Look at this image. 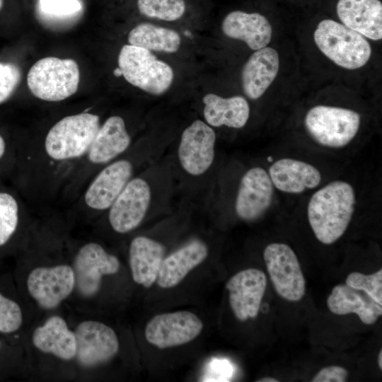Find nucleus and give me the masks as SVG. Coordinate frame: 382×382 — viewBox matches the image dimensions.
<instances>
[{
    "mask_svg": "<svg viewBox=\"0 0 382 382\" xmlns=\"http://www.w3.org/2000/svg\"><path fill=\"white\" fill-rule=\"evenodd\" d=\"M32 341L41 352L52 354L61 359L71 360L76 357L75 333L60 316H52L38 326L33 332Z\"/></svg>",
    "mask_w": 382,
    "mask_h": 382,
    "instance_id": "25",
    "label": "nucleus"
},
{
    "mask_svg": "<svg viewBox=\"0 0 382 382\" xmlns=\"http://www.w3.org/2000/svg\"><path fill=\"white\" fill-rule=\"evenodd\" d=\"M329 310L337 315L356 313L366 325L374 324L382 315V305L360 289L347 284L334 286L327 299Z\"/></svg>",
    "mask_w": 382,
    "mask_h": 382,
    "instance_id": "24",
    "label": "nucleus"
},
{
    "mask_svg": "<svg viewBox=\"0 0 382 382\" xmlns=\"http://www.w3.org/2000/svg\"><path fill=\"white\" fill-rule=\"evenodd\" d=\"M263 258L277 293L286 301H300L306 293V281L293 249L286 243H272L265 247Z\"/></svg>",
    "mask_w": 382,
    "mask_h": 382,
    "instance_id": "11",
    "label": "nucleus"
},
{
    "mask_svg": "<svg viewBox=\"0 0 382 382\" xmlns=\"http://www.w3.org/2000/svg\"><path fill=\"white\" fill-rule=\"evenodd\" d=\"M163 146L146 140L134 142L91 177L72 203L73 209L88 218H100L135 175L161 158Z\"/></svg>",
    "mask_w": 382,
    "mask_h": 382,
    "instance_id": "3",
    "label": "nucleus"
},
{
    "mask_svg": "<svg viewBox=\"0 0 382 382\" xmlns=\"http://www.w3.org/2000/svg\"><path fill=\"white\" fill-rule=\"evenodd\" d=\"M313 38L323 54L347 69L364 66L371 54L370 44L363 35L331 19L318 23Z\"/></svg>",
    "mask_w": 382,
    "mask_h": 382,
    "instance_id": "7",
    "label": "nucleus"
},
{
    "mask_svg": "<svg viewBox=\"0 0 382 382\" xmlns=\"http://www.w3.org/2000/svg\"><path fill=\"white\" fill-rule=\"evenodd\" d=\"M175 180L170 158H160L135 175L100 217L110 229L125 235L153 214L171 209Z\"/></svg>",
    "mask_w": 382,
    "mask_h": 382,
    "instance_id": "2",
    "label": "nucleus"
},
{
    "mask_svg": "<svg viewBox=\"0 0 382 382\" xmlns=\"http://www.w3.org/2000/svg\"><path fill=\"white\" fill-rule=\"evenodd\" d=\"M88 107L64 115L40 137L18 141L10 178L24 199L44 204L61 196L100 125V116Z\"/></svg>",
    "mask_w": 382,
    "mask_h": 382,
    "instance_id": "1",
    "label": "nucleus"
},
{
    "mask_svg": "<svg viewBox=\"0 0 382 382\" xmlns=\"http://www.w3.org/2000/svg\"><path fill=\"white\" fill-rule=\"evenodd\" d=\"M266 286L265 274L256 268L241 270L228 280L230 306L239 320L257 317Z\"/></svg>",
    "mask_w": 382,
    "mask_h": 382,
    "instance_id": "16",
    "label": "nucleus"
},
{
    "mask_svg": "<svg viewBox=\"0 0 382 382\" xmlns=\"http://www.w3.org/2000/svg\"><path fill=\"white\" fill-rule=\"evenodd\" d=\"M208 255L209 247L204 241L198 238L188 241L164 257L156 279L158 284L164 289L175 286Z\"/></svg>",
    "mask_w": 382,
    "mask_h": 382,
    "instance_id": "19",
    "label": "nucleus"
},
{
    "mask_svg": "<svg viewBox=\"0 0 382 382\" xmlns=\"http://www.w3.org/2000/svg\"><path fill=\"white\" fill-rule=\"evenodd\" d=\"M348 376L347 371L339 366L323 368L313 378V382H344Z\"/></svg>",
    "mask_w": 382,
    "mask_h": 382,
    "instance_id": "34",
    "label": "nucleus"
},
{
    "mask_svg": "<svg viewBox=\"0 0 382 382\" xmlns=\"http://www.w3.org/2000/svg\"><path fill=\"white\" fill-rule=\"evenodd\" d=\"M267 173L275 190L288 195L314 190L322 183L321 171L301 159L283 157L272 162Z\"/></svg>",
    "mask_w": 382,
    "mask_h": 382,
    "instance_id": "17",
    "label": "nucleus"
},
{
    "mask_svg": "<svg viewBox=\"0 0 382 382\" xmlns=\"http://www.w3.org/2000/svg\"><path fill=\"white\" fill-rule=\"evenodd\" d=\"M0 348H1V343H0Z\"/></svg>",
    "mask_w": 382,
    "mask_h": 382,
    "instance_id": "38",
    "label": "nucleus"
},
{
    "mask_svg": "<svg viewBox=\"0 0 382 382\" xmlns=\"http://www.w3.org/2000/svg\"><path fill=\"white\" fill-rule=\"evenodd\" d=\"M23 313L19 304L0 291V332L11 334L19 330Z\"/></svg>",
    "mask_w": 382,
    "mask_h": 382,
    "instance_id": "30",
    "label": "nucleus"
},
{
    "mask_svg": "<svg viewBox=\"0 0 382 382\" xmlns=\"http://www.w3.org/2000/svg\"><path fill=\"white\" fill-rule=\"evenodd\" d=\"M378 364L380 369H382V350L381 349L378 356Z\"/></svg>",
    "mask_w": 382,
    "mask_h": 382,
    "instance_id": "36",
    "label": "nucleus"
},
{
    "mask_svg": "<svg viewBox=\"0 0 382 382\" xmlns=\"http://www.w3.org/2000/svg\"><path fill=\"white\" fill-rule=\"evenodd\" d=\"M357 204L355 188L337 179L316 189L306 205V216L317 240L331 245L346 232Z\"/></svg>",
    "mask_w": 382,
    "mask_h": 382,
    "instance_id": "4",
    "label": "nucleus"
},
{
    "mask_svg": "<svg viewBox=\"0 0 382 382\" xmlns=\"http://www.w3.org/2000/svg\"><path fill=\"white\" fill-rule=\"evenodd\" d=\"M128 42L129 45L151 52L174 53L180 47L181 37L173 29L142 22L131 30Z\"/></svg>",
    "mask_w": 382,
    "mask_h": 382,
    "instance_id": "27",
    "label": "nucleus"
},
{
    "mask_svg": "<svg viewBox=\"0 0 382 382\" xmlns=\"http://www.w3.org/2000/svg\"><path fill=\"white\" fill-rule=\"evenodd\" d=\"M202 328V321L190 311L166 313L156 315L149 321L145 337L150 344L166 349L193 340Z\"/></svg>",
    "mask_w": 382,
    "mask_h": 382,
    "instance_id": "13",
    "label": "nucleus"
},
{
    "mask_svg": "<svg viewBox=\"0 0 382 382\" xmlns=\"http://www.w3.org/2000/svg\"><path fill=\"white\" fill-rule=\"evenodd\" d=\"M257 382H278L279 380L272 377H264L256 381Z\"/></svg>",
    "mask_w": 382,
    "mask_h": 382,
    "instance_id": "35",
    "label": "nucleus"
},
{
    "mask_svg": "<svg viewBox=\"0 0 382 382\" xmlns=\"http://www.w3.org/2000/svg\"><path fill=\"white\" fill-rule=\"evenodd\" d=\"M279 68L278 52L272 47L255 50L243 65L241 82L245 95L260 98L275 79Z\"/></svg>",
    "mask_w": 382,
    "mask_h": 382,
    "instance_id": "22",
    "label": "nucleus"
},
{
    "mask_svg": "<svg viewBox=\"0 0 382 382\" xmlns=\"http://www.w3.org/2000/svg\"><path fill=\"white\" fill-rule=\"evenodd\" d=\"M79 78V69L74 60L48 57L31 66L27 83L36 98L47 102H59L77 91Z\"/></svg>",
    "mask_w": 382,
    "mask_h": 382,
    "instance_id": "9",
    "label": "nucleus"
},
{
    "mask_svg": "<svg viewBox=\"0 0 382 382\" xmlns=\"http://www.w3.org/2000/svg\"><path fill=\"white\" fill-rule=\"evenodd\" d=\"M21 79V71L16 64L0 62V105L13 95Z\"/></svg>",
    "mask_w": 382,
    "mask_h": 382,
    "instance_id": "32",
    "label": "nucleus"
},
{
    "mask_svg": "<svg viewBox=\"0 0 382 382\" xmlns=\"http://www.w3.org/2000/svg\"><path fill=\"white\" fill-rule=\"evenodd\" d=\"M28 209L21 194L0 179V250L16 239L28 218Z\"/></svg>",
    "mask_w": 382,
    "mask_h": 382,
    "instance_id": "26",
    "label": "nucleus"
},
{
    "mask_svg": "<svg viewBox=\"0 0 382 382\" xmlns=\"http://www.w3.org/2000/svg\"><path fill=\"white\" fill-rule=\"evenodd\" d=\"M118 66L129 83L150 95L164 94L173 82L172 67L142 47L123 45L118 55Z\"/></svg>",
    "mask_w": 382,
    "mask_h": 382,
    "instance_id": "8",
    "label": "nucleus"
},
{
    "mask_svg": "<svg viewBox=\"0 0 382 382\" xmlns=\"http://www.w3.org/2000/svg\"><path fill=\"white\" fill-rule=\"evenodd\" d=\"M274 190L266 169L260 166L247 168L241 175L235 192V215L246 222L260 219L270 209Z\"/></svg>",
    "mask_w": 382,
    "mask_h": 382,
    "instance_id": "10",
    "label": "nucleus"
},
{
    "mask_svg": "<svg viewBox=\"0 0 382 382\" xmlns=\"http://www.w3.org/2000/svg\"><path fill=\"white\" fill-rule=\"evenodd\" d=\"M5 0H0V13L2 11L4 7Z\"/></svg>",
    "mask_w": 382,
    "mask_h": 382,
    "instance_id": "37",
    "label": "nucleus"
},
{
    "mask_svg": "<svg viewBox=\"0 0 382 382\" xmlns=\"http://www.w3.org/2000/svg\"><path fill=\"white\" fill-rule=\"evenodd\" d=\"M337 13L342 24L373 40L382 38L380 0H339Z\"/></svg>",
    "mask_w": 382,
    "mask_h": 382,
    "instance_id": "21",
    "label": "nucleus"
},
{
    "mask_svg": "<svg viewBox=\"0 0 382 382\" xmlns=\"http://www.w3.org/2000/svg\"><path fill=\"white\" fill-rule=\"evenodd\" d=\"M120 262L115 255L96 241H87L76 249L73 262L75 282L85 297L94 296L100 289L103 276L114 274Z\"/></svg>",
    "mask_w": 382,
    "mask_h": 382,
    "instance_id": "12",
    "label": "nucleus"
},
{
    "mask_svg": "<svg viewBox=\"0 0 382 382\" xmlns=\"http://www.w3.org/2000/svg\"><path fill=\"white\" fill-rule=\"evenodd\" d=\"M202 103L204 122L212 128L241 129L249 120L250 105L241 96L224 98L210 93L204 96Z\"/></svg>",
    "mask_w": 382,
    "mask_h": 382,
    "instance_id": "23",
    "label": "nucleus"
},
{
    "mask_svg": "<svg viewBox=\"0 0 382 382\" xmlns=\"http://www.w3.org/2000/svg\"><path fill=\"white\" fill-rule=\"evenodd\" d=\"M139 13L150 19L173 22L182 19L187 13V0H137Z\"/></svg>",
    "mask_w": 382,
    "mask_h": 382,
    "instance_id": "28",
    "label": "nucleus"
},
{
    "mask_svg": "<svg viewBox=\"0 0 382 382\" xmlns=\"http://www.w3.org/2000/svg\"><path fill=\"white\" fill-rule=\"evenodd\" d=\"M32 298L45 309L57 307L72 292L75 285L73 267L66 264L37 267L27 278Z\"/></svg>",
    "mask_w": 382,
    "mask_h": 382,
    "instance_id": "14",
    "label": "nucleus"
},
{
    "mask_svg": "<svg viewBox=\"0 0 382 382\" xmlns=\"http://www.w3.org/2000/svg\"><path fill=\"white\" fill-rule=\"evenodd\" d=\"M38 7L41 11L55 16H64L81 11L79 0H39Z\"/></svg>",
    "mask_w": 382,
    "mask_h": 382,
    "instance_id": "33",
    "label": "nucleus"
},
{
    "mask_svg": "<svg viewBox=\"0 0 382 382\" xmlns=\"http://www.w3.org/2000/svg\"><path fill=\"white\" fill-rule=\"evenodd\" d=\"M361 115L352 109L319 105L306 112L304 127L319 146L337 150L347 146L358 134Z\"/></svg>",
    "mask_w": 382,
    "mask_h": 382,
    "instance_id": "6",
    "label": "nucleus"
},
{
    "mask_svg": "<svg viewBox=\"0 0 382 382\" xmlns=\"http://www.w3.org/2000/svg\"><path fill=\"white\" fill-rule=\"evenodd\" d=\"M216 142L214 128L204 121L195 120L187 125L168 156L175 180L190 187L208 176L216 159Z\"/></svg>",
    "mask_w": 382,
    "mask_h": 382,
    "instance_id": "5",
    "label": "nucleus"
},
{
    "mask_svg": "<svg viewBox=\"0 0 382 382\" xmlns=\"http://www.w3.org/2000/svg\"><path fill=\"white\" fill-rule=\"evenodd\" d=\"M165 245L147 236L132 238L128 248L129 263L133 280L146 288L151 286L166 255Z\"/></svg>",
    "mask_w": 382,
    "mask_h": 382,
    "instance_id": "18",
    "label": "nucleus"
},
{
    "mask_svg": "<svg viewBox=\"0 0 382 382\" xmlns=\"http://www.w3.org/2000/svg\"><path fill=\"white\" fill-rule=\"evenodd\" d=\"M221 30L229 38L244 42L251 50L267 47L272 39V26L259 13L241 10L229 12L223 19Z\"/></svg>",
    "mask_w": 382,
    "mask_h": 382,
    "instance_id": "20",
    "label": "nucleus"
},
{
    "mask_svg": "<svg viewBox=\"0 0 382 382\" xmlns=\"http://www.w3.org/2000/svg\"><path fill=\"white\" fill-rule=\"evenodd\" d=\"M345 284L364 291L371 299L382 305V270L371 274L354 272L350 273Z\"/></svg>",
    "mask_w": 382,
    "mask_h": 382,
    "instance_id": "29",
    "label": "nucleus"
},
{
    "mask_svg": "<svg viewBox=\"0 0 382 382\" xmlns=\"http://www.w3.org/2000/svg\"><path fill=\"white\" fill-rule=\"evenodd\" d=\"M18 141L0 129V179L11 178L16 163Z\"/></svg>",
    "mask_w": 382,
    "mask_h": 382,
    "instance_id": "31",
    "label": "nucleus"
},
{
    "mask_svg": "<svg viewBox=\"0 0 382 382\" xmlns=\"http://www.w3.org/2000/svg\"><path fill=\"white\" fill-rule=\"evenodd\" d=\"M76 358L85 367L104 364L119 350V341L114 330L96 320H85L75 330Z\"/></svg>",
    "mask_w": 382,
    "mask_h": 382,
    "instance_id": "15",
    "label": "nucleus"
}]
</instances>
